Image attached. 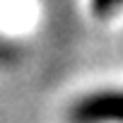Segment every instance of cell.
<instances>
[{
	"label": "cell",
	"instance_id": "6da1fadb",
	"mask_svg": "<svg viewBox=\"0 0 123 123\" xmlns=\"http://www.w3.org/2000/svg\"><path fill=\"white\" fill-rule=\"evenodd\" d=\"M68 123H123V89L85 94L68 109Z\"/></svg>",
	"mask_w": 123,
	"mask_h": 123
},
{
	"label": "cell",
	"instance_id": "7a4b0ae2",
	"mask_svg": "<svg viewBox=\"0 0 123 123\" xmlns=\"http://www.w3.org/2000/svg\"><path fill=\"white\" fill-rule=\"evenodd\" d=\"M89 7L97 17H109L123 7V0H89Z\"/></svg>",
	"mask_w": 123,
	"mask_h": 123
}]
</instances>
